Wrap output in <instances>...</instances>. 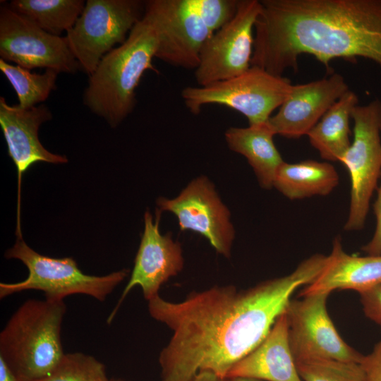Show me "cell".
I'll use <instances>...</instances> for the list:
<instances>
[{
	"instance_id": "9",
	"label": "cell",
	"mask_w": 381,
	"mask_h": 381,
	"mask_svg": "<svg viewBox=\"0 0 381 381\" xmlns=\"http://www.w3.org/2000/svg\"><path fill=\"white\" fill-rule=\"evenodd\" d=\"M260 1L239 0L235 16L204 43L194 76L205 86L238 75L251 66Z\"/></svg>"
},
{
	"instance_id": "25",
	"label": "cell",
	"mask_w": 381,
	"mask_h": 381,
	"mask_svg": "<svg viewBox=\"0 0 381 381\" xmlns=\"http://www.w3.org/2000/svg\"><path fill=\"white\" fill-rule=\"evenodd\" d=\"M296 363L303 381H365L361 362L312 359Z\"/></svg>"
},
{
	"instance_id": "26",
	"label": "cell",
	"mask_w": 381,
	"mask_h": 381,
	"mask_svg": "<svg viewBox=\"0 0 381 381\" xmlns=\"http://www.w3.org/2000/svg\"><path fill=\"white\" fill-rule=\"evenodd\" d=\"M239 0H188L209 30L214 33L235 16Z\"/></svg>"
},
{
	"instance_id": "29",
	"label": "cell",
	"mask_w": 381,
	"mask_h": 381,
	"mask_svg": "<svg viewBox=\"0 0 381 381\" xmlns=\"http://www.w3.org/2000/svg\"><path fill=\"white\" fill-rule=\"evenodd\" d=\"M365 374V381H381V340L372 351L364 356L361 361Z\"/></svg>"
},
{
	"instance_id": "20",
	"label": "cell",
	"mask_w": 381,
	"mask_h": 381,
	"mask_svg": "<svg viewBox=\"0 0 381 381\" xmlns=\"http://www.w3.org/2000/svg\"><path fill=\"white\" fill-rule=\"evenodd\" d=\"M339 181V174L330 163L308 159L284 162L276 172L273 187L290 200H299L327 195Z\"/></svg>"
},
{
	"instance_id": "28",
	"label": "cell",
	"mask_w": 381,
	"mask_h": 381,
	"mask_svg": "<svg viewBox=\"0 0 381 381\" xmlns=\"http://www.w3.org/2000/svg\"><path fill=\"white\" fill-rule=\"evenodd\" d=\"M380 179V185L376 189L377 198L373 203L376 219L375 230L372 238L361 248L368 255H381V174Z\"/></svg>"
},
{
	"instance_id": "10",
	"label": "cell",
	"mask_w": 381,
	"mask_h": 381,
	"mask_svg": "<svg viewBox=\"0 0 381 381\" xmlns=\"http://www.w3.org/2000/svg\"><path fill=\"white\" fill-rule=\"evenodd\" d=\"M328 296L308 295L289 301L285 314L295 361L331 359L361 363L364 355L344 341L329 316Z\"/></svg>"
},
{
	"instance_id": "32",
	"label": "cell",
	"mask_w": 381,
	"mask_h": 381,
	"mask_svg": "<svg viewBox=\"0 0 381 381\" xmlns=\"http://www.w3.org/2000/svg\"><path fill=\"white\" fill-rule=\"evenodd\" d=\"M218 381H264L255 378L245 377H225L219 378Z\"/></svg>"
},
{
	"instance_id": "4",
	"label": "cell",
	"mask_w": 381,
	"mask_h": 381,
	"mask_svg": "<svg viewBox=\"0 0 381 381\" xmlns=\"http://www.w3.org/2000/svg\"><path fill=\"white\" fill-rule=\"evenodd\" d=\"M64 301L28 299L21 304L0 333V358L18 381L47 377L64 353L61 325Z\"/></svg>"
},
{
	"instance_id": "30",
	"label": "cell",
	"mask_w": 381,
	"mask_h": 381,
	"mask_svg": "<svg viewBox=\"0 0 381 381\" xmlns=\"http://www.w3.org/2000/svg\"><path fill=\"white\" fill-rule=\"evenodd\" d=\"M0 381H18L1 358H0Z\"/></svg>"
},
{
	"instance_id": "1",
	"label": "cell",
	"mask_w": 381,
	"mask_h": 381,
	"mask_svg": "<svg viewBox=\"0 0 381 381\" xmlns=\"http://www.w3.org/2000/svg\"><path fill=\"white\" fill-rule=\"evenodd\" d=\"M324 261L314 254L289 274L247 289L217 285L179 302L159 295L148 301L150 316L172 332L159 355L160 381H193L202 371L226 377L265 339L294 291L317 277Z\"/></svg>"
},
{
	"instance_id": "21",
	"label": "cell",
	"mask_w": 381,
	"mask_h": 381,
	"mask_svg": "<svg viewBox=\"0 0 381 381\" xmlns=\"http://www.w3.org/2000/svg\"><path fill=\"white\" fill-rule=\"evenodd\" d=\"M357 95H343L307 134L311 145L327 161L339 162L351 145L349 120L357 106Z\"/></svg>"
},
{
	"instance_id": "14",
	"label": "cell",
	"mask_w": 381,
	"mask_h": 381,
	"mask_svg": "<svg viewBox=\"0 0 381 381\" xmlns=\"http://www.w3.org/2000/svg\"><path fill=\"white\" fill-rule=\"evenodd\" d=\"M156 218L147 211L144 215V231L135 258L129 281L115 308L107 318L111 323L121 304L136 286L147 301L159 295L160 287L183 268L181 244L169 234L162 235L159 224L162 212L156 209Z\"/></svg>"
},
{
	"instance_id": "24",
	"label": "cell",
	"mask_w": 381,
	"mask_h": 381,
	"mask_svg": "<svg viewBox=\"0 0 381 381\" xmlns=\"http://www.w3.org/2000/svg\"><path fill=\"white\" fill-rule=\"evenodd\" d=\"M37 381H111L105 365L94 356L80 352L64 353L54 370Z\"/></svg>"
},
{
	"instance_id": "31",
	"label": "cell",
	"mask_w": 381,
	"mask_h": 381,
	"mask_svg": "<svg viewBox=\"0 0 381 381\" xmlns=\"http://www.w3.org/2000/svg\"><path fill=\"white\" fill-rule=\"evenodd\" d=\"M218 377L215 374L209 371L200 372L193 381H218Z\"/></svg>"
},
{
	"instance_id": "11",
	"label": "cell",
	"mask_w": 381,
	"mask_h": 381,
	"mask_svg": "<svg viewBox=\"0 0 381 381\" xmlns=\"http://www.w3.org/2000/svg\"><path fill=\"white\" fill-rule=\"evenodd\" d=\"M0 56L28 70L75 73L80 69L66 37L48 33L8 5L0 8Z\"/></svg>"
},
{
	"instance_id": "13",
	"label": "cell",
	"mask_w": 381,
	"mask_h": 381,
	"mask_svg": "<svg viewBox=\"0 0 381 381\" xmlns=\"http://www.w3.org/2000/svg\"><path fill=\"white\" fill-rule=\"evenodd\" d=\"M157 205L161 212L168 211L176 217L181 231L201 234L218 254L231 257L235 231L230 212L207 177L193 179L173 199L159 198Z\"/></svg>"
},
{
	"instance_id": "33",
	"label": "cell",
	"mask_w": 381,
	"mask_h": 381,
	"mask_svg": "<svg viewBox=\"0 0 381 381\" xmlns=\"http://www.w3.org/2000/svg\"><path fill=\"white\" fill-rule=\"evenodd\" d=\"M379 121H380V128L381 131V101L379 103Z\"/></svg>"
},
{
	"instance_id": "27",
	"label": "cell",
	"mask_w": 381,
	"mask_h": 381,
	"mask_svg": "<svg viewBox=\"0 0 381 381\" xmlns=\"http://www.w3.org/2000/svg\"><path fill=\"white\" fill-rule=\"evenodd\" d=\"M358 294L365 316L381 329V284Z\"/></svg>"
},
{
	"instance_id": "23",
	"label": "cell",
	"mask_w": 381,
	"mask_h": 381,
	"mask_svg": "<svg viewBox=\"0 0 381 381\" xmlns=\"http://www.w3.org/2000/svg\"><path fill=\"white\" fill-rule=\"evenodd\" d=\"M0 70L15 90L18 106L30 109L45 101L56 86L59 73L53 69H46L43 73H31L18 65H12L0 59Z\"/></svg>"
},
{
	"instance_id": "22",
	"label": "cell",
	"mask_w": 381,
	"mask_h": 381,
	"mask_svg": "<svg viewBox=\"0 0 381 381\" xmlns=\"http://www.w3.org/2000/svg\"><path fill=\"white\" fill-rule=\"evenodd\" d=\"M83 0H12L8 6L49 34L71 30L82 13Z\"/></svg>"
},
{
	"instance_id": "7",
	"label": "cell",
	"mask_w": 381,
	"mask_h": 381,
	"mask_svg": "<svg viewBox=\"0 0 381 381\" xmlns=\"http://www.w3.org/2000/svg\"><path fill=\"white\" fill-rule=\"evenodd\" d=\"M144 13L140 0H87L66 36L80 69L90 75L105 54L126 40Z\"/></svg>"
},
{
	"instance_id": "6",
	"label": "cell",
	"mask_w": 381,
	"mask_h": 381,
	"mask_svg": "<svg viewBox=\"0 0 381 381\" xmlns=\"http://www.w3.org/2000/svg\"><path fill=\"white\" fill-rule=\"evenodd\" d=\"M292 85L287 78L251 66L244 73L226 80L186 87L181 95L193 114H198L206 104H219L242 114L249 125H256L270 119L286 99Z\"/></svg>"
},
{
	"instance_id": "5",
	"label": "cell",
	"mask_w": 381,
	"mask_h": 381,
	"mask_svg": "<svg viewBox=\"0 0 381 381\" xmlns=\"http://www.w3.org/2000/svg\"><path fill=\"white\" fill-rule=\"evenodd\" d=\"M5 257L20 260L28 268V275L20 282H1V299L23 291L37 290L44 293L45 299L52 301H64L73 294H84L104 301L129 274V270L123 269L103 276L86 274L73 258L41 255L29 247L23 238H17Z\"/></svg>"
},
{
	"instance_id": "17",
	"label": "cell",
	"mask_w": 381,
	"mask_h": 381,
	"mask_svg": "<svg viewBox=\"0 0 381 381\" xmlns=\"http://www.w3.org/2000/svg\"><path fill=\"white\" fill-rule=\"evenodd\" d=\"M381 284V255L356 256L346 253L337 236L330 254L317 277L300 292V296L351 289L361 293Z\"/></svg>"
},
{
	"instance_id": "3",
	"label": "cell",
	"mask_w": 381,
	"mask_h": 381,
	"mask_svg": "<svg viewBox=\"0 0 381 381\" xmlns=\"http://www.w3.org/2000/svg\"><path fill=\"white\" fill-rule=\"evenodd\" d=\"M157 45V31L143 15L126 40L105 54L89 75L84 104L111 127L118 126L134 109L135 90L144 73L156 71L152 59Z\"/></svg>"
},
{
	"instance_id": "12",
	"label": "cell",
	"mask_w": 381,
	"mask_h": 381,
	"mask_svg": "<svg viewBox=\"0 0 381 381\" xmlns=\"http://www.w3.org/2000/svg\"><path fill=\"white\" fill-rule=\"evenodd\" d=\"M144 15L157 33L155 57L175 67L195 70L202 47L213 33L188 0L146 1Z\"/></svg>"
},
{
	"instance_id": "34",
	"label": "cell",
	"mask_w": 381,
	"mask_h": 381,
	"mask_svg": "<svg viewBox=\"0 0 381 381\" xmlns=\"http://www.w3.org/2000/svg\"><path fill=\"white\" fill-rule=\"evenodd\" d=\"M111 381H126V380H121V379H111Z\"/></svg>"
},
{
	"instance_id": "15",
	"label": "cell",
	"mask_w": 381,
	"mask_h": 381,
	"mask_svg": "<svg viewBox=\"0 0 381 381\" xmlns=\"http://www.w3.org/2000/svg\"><path fill=\"white\" fill-rule=\"evenodd\" d=\"M52 114L44 104L30 109L8 104L0 97V126L8 147V153L16 165L18 176L16 229L17 238H23L20 226V192L23 174L34 164H64V155L50 152L42 145L38 130L42 123L51 120Z\"/></svg>"
},
{
	"instance_id": "8",
	"label": "cell",
	"mask_w": 381,
	"mask_h": 381,
	"mask_svg": "<svg viewBox=\"0 0 381 381\" xmlns=\"http://www.w3.org/2000/svg\"><path fill=\"white\" fill-rule=\"evenodd\" d=\"M379 99L357 105L351 112L353 138L342 156L341 162L351 179V196L345 231L361 230L369 211L370 202L381 174V138Z\"/></svg>"
},
{
	"instance_id": "16",
	"label": "cell",
	"mask_w": 381,
	"mask_h": 381,
	"mask_svg": "<svg viewBox=\"0 0 381 381\" xmlns=\"http://www.w3.org/2000/svg\"><path fill=\"white\" fill-rule=\"evenodd\" d=\"M349 90L344 76L335 73L320 80L293 85L288 97L268 123L275 135L287 138L307 135Z\"/></svg>"
},
{
	"instance_id": "18",
	"label": "cell",
	"mask_w": 381,
	"mask_h": 381,
	"mask_svg": "<svg viewBox=\"0 0 381 381\" xmlns=\"http://www.w3.org/2000/svg\"><path fill=\"white\" fill-rule=\"evenodd\" d=\"M226 377H245L264 381H303L290 349L285 312L265 339L236 363Z\"/></svg>"
},
{
	"instance_id": "19",
	"label": "cell",
	"mask_w": 381,
	"mask_h": 381,
	"mask_svg": "<svg viewBox=\"0 0 381 381\" xmlns=\"http://www.w3.org/2000/svg\"><path fill=\"white\" fill-rule=\"evenodd\" d=\"M274 132L268 123L230 127L224 133L229 148L244 156L253 168L260 186L271 189L276 172L284 162L273 141Z\"/></svg>"
},
{
	"instance_id": "2",
	"label": "cell",
	"mask_w": 381,
	"mask_h": 381,
	"mask_svg": "<svg viewBox=\"0 0 381 381\" xmlns=\"http://www.w3.org/2000/svg\"><path fill=\"white\" fill-rule=\"evenodd\" d=\"M251 65L283 76L310 54L332 73L335 59L381 66V0H261Z\"/></svg>"
}]
</instances>
